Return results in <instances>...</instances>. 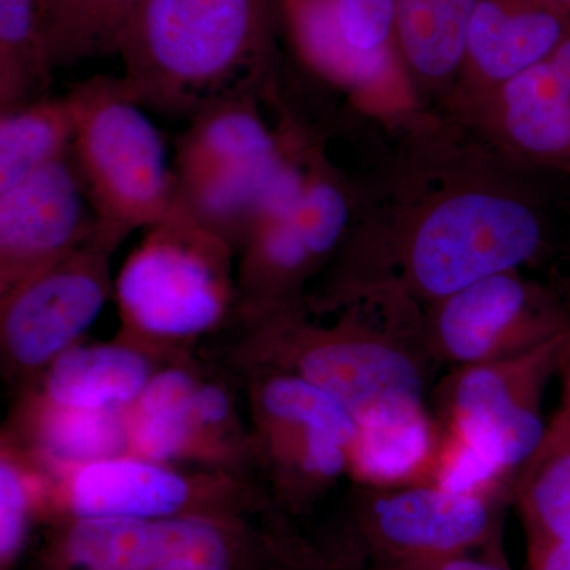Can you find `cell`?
Here are the masks:
<instances>
[{
	"mask_svg": "<svg viewBox=\"0 0 570 570\" xmlns=\"http://www.w3.org/2000/svg\"><path fill=\"white\" fill-rule=\"evenodd\" d=\"M145 0H39L52 69L119 52Z\"/></svg>",
	"mask_w": 570,
	"mask_h": 570,
	"instance_id": "25",
	"label": "cell"
},
{
	"mask_svg": "<svg viewBox=\"0 0 570 570\" xmlns=\"http://www.w3.org/2000/svg\"><path fill=\"white\" fill-rule=\"evenodd\" d=\"M48 478L6 436L0 452V570H13L43 520Z\"/></svg>",
	"mask_w": 570,
	"mask_h": 570,
	"instance_id": "27",
	"label": "cell"
},
{
	"mask_svg": "<svg viewBox=\"0 0 570 570\" xmlns=\"http://www.w3.org/2000/svg\"><path fill=\"white\" fill-rule=\"evenodd\" d=\"M546 242L539 206L517 184L456 176L409 208L389 235L355 239L336 299H366L404 317L407 307L531 264Z\"/></svg>",
	"mask_w": 570,
	"mask_h": 570,
	"instance_id": "1",
	"label": "cell"
},
{
	"mask_svg": "<svg viewBox=\"0 0 570 570\" xmlns=\"http://www.w3.org/2000/svg\"><path fill=\"white\" fill-rule=\"evenodd\" d=\"M269 505L242 472L202 469L184 471L175 464L121 455L48 478L43 520L110 519L168 520L212 515L247 519Z\"/></svg>",
	"mask_w": 570,
	"mask_h": 570,
	"instance_id": "7",
	"label": "cell"
},
{
	"mask_svg": "<svg viewBox=\"0 0 570 570\" xmlns=\"http://www.w3.org/2000/svg\"><path fill=\"white\" fill-rule=\"evenodd\" d=\"M370 570H510L502 561L491 558L450 557L442 560L414 562V564L393 566V568Z\"/></svg>",
	"mask_w": 570,
	"mask_h": 570,
	"instance_id": "30",
	"label": "cell"
},
{
	"mask_svg": "<svg viewBox=\"0 0 570 570\" xmlns=\"http://www.w3.org/2000/svg\"><path fill=\"white\" fill-rule=\"evenodd\" d=\"M557 377L558 406L513 482L512 501L528 546L570 538V328L562 343Z\"/></svg>",
	"mask_w": 570,
	"mask_h": 570,
	"instance_id": "19",
	"label": "cell"
},
{
	"mask_svg": "<svg viewBox=\"0 0 570 570\" xmlns=\"http://www.w3.org/2000/svg\"><path fill=\"white\" fill-rule=\"evenodd\" d=\"M268 570H305V569L288 568V566H275V568H272Z\"/></svg>",
	"mask_w": 570,
	"mask_h": 570,
	"instance_id": "31",
	"label": "cell"
},
{
	"mask_svg": "<svg viewBox=\"0 0 570 570\" xmlns=\"http://www.w3.org/2000/svg\"><path fill=\"white\" fill-rule=\"evenodd\" d=\"M474 115L502 151L570 174V75L550 59L505 82Z\"/></svg>",
	"mask_w": 570,
	"mask_h": 570,
	"instance_id": "16",
	"label": "cell"
},
{
	"mask_svg": "<svg viewBox=\"0 0 570 570\" xmlns=\"http://www.w3.org/2000/svg\"><path fill=\"white\" fill-rule=\"evenodd\" d=\"M528 569L570 570V538L528 546Z\"/></svg>",
	"mask_w": 570,
	"mask_h": 570,
	"instance_id": "29",
	"label": "cell"
},
{
	"mask_svg": "<svg viewBox=\"0 0 570 570\" xmlns=\"http://www.w3.org/2000/svg\"><path fill=\"white\" fill-rule=\"evenodd\" d=\"M51 71L39 0H0V111L50 96Z\"/></svg>",
	"mask_w": 570,
	"mask_h": 570,
	"instance_id": "26",
	"label": "cell"
},
{
	"mask_svg": "<svg viewBox=\"0 0 570 570\" xmlns=\"http://www.w3.org/2000/svg\"><path fill=\"white\" fill-rule=\"evenodd\" d=\"M504 499L452 493L434 485L362 489L352 508L354 532L371 569L489 551L501 561Z\"/></svg>",
	"mask_w": 570,
	"mask_h": 570,
	"instance_id": "12",
	"label": "cell"
},
{
	"mask_svg": "<svg viewBox=\"0 0 570 570\" xmlns=\"http://www.w3.org/2000/svg\"><path fill=\"white\" fill-rule=\"evenodd\" d=\"M156 355L122 340L77 344L37 379V393L61 406L127 411L154 373Z\"/></svg>",
	"mask_w": 570,
	"mask_h": 570,
	"instance_id": "20",
	"label": "cell"
},
{
	"mask_svg": "<svg viewBox=\"0 0 570 570\" xmlns=\"http://www.w3.org/2000/svg\"><path fill=\"white\" fill-rule=\"evenodd\" d=\"M279 9L299 58L362 105H374L373 99L396 75L397 62H403L400 52L365 55L351 47L332 0H279Z\"/></svg>",
	"mask_w": 570,
	"mask_h": 570,
	"instance_id": "22",
	"label": "cell"
},
{
	"mask_svg": "<svg viewBox=\"0 0 570 570\" xmlns=\"http://www.w3.org/2000/svg\"><path fill=\"white\" fill-rule=\"evenodd\" d=\"M341 32L365 55L397 52L396 0H332Z\"/></svg>",
	"mask_w": 570,
	"mask_h": 570,
	"instance_id": "28",
	"label": "cell"
},
{
	"mask_svg": "<svg viewBox=\"0 0 570 570\" xmlns=\"http://www.w3.org/2000/svg\"><path fill=\"white\" fill-rule=\"evenodd\" d=\"M242 347L249 367L287 371L335 397L356 425L411 404L426 403L428 358L414 330L346 317L307 321L302 305L249 321Z\"/></svg>",
	"mask_w": 570,
	"mask_h": 570,
	"instance_id": "3",
	"label": "cell"
},
{
	"mask_svg": "<svg viewBox=\"0 0 570 570\" xmlns=\"http://www.w3.org/2000/svg\"><path fill=\"white\" fill-rule=\"evenodd\" d=\"M560 2H562V3H569V2H570V0H560Z\"/></svg>",
	"mask_w": 570,
	"mask_h": 570,
	"instance_id": "32",
	"label": "cell"
},
{
	"mask_svg": "<svg viewBox=\"0 0 570 570\" xmlns=\"http://www.w3.org/2000/svg\"><path fill=\"white\" fill-rule=\"evenodd\" d=\"M249 381L257 463L273 501L302 512L348 475L358 425L335 397L287 371L253 367Z\"/></svg>",
	"mask_w": 570,
	"mask_h": 570,
	"instance_id": "8",
	"label": "cell"
},
{
	"mask_svg": "<svg viewBox=\"0 0 570 570\" xmlns=\"http://www.w3.org/2000/svg\"><path fill=\"white\" fill-rule=\"evenodd\" d=\"M479 0H396L395 41L409 73L426 88L460 78Z\"/></svg>",
	"mask_w": 570,
	"mask_h": 570,
	"instance_id": "23",
	"label": "cell"
},
{
	"mask_svg": "<svg viewBox=\"0 0 570 570\" xmlns=\"http://www.w3.org/2000/svg\"><path fill=\"white\" fill-rule=\"evenodd\" d=\"M73 135L67 96H48L0 111V190L67 156Z\"/></svg>",
	"mask_w": 570,
	"mask_h": 570,
	"instance_id": "24",
	"label": "cell"
},
{
	"mask_svg": "<svg viewBox=\"0 0 570 570\" xmlns=\"http://www.w3.org/2000/svg\"><path fill=\"white\" fill-rule=\"evenodd\" d=\"M444 425L426 403L395 409L358 425L348 475L362 489L431 485Z\"/></svg>",
	"mask_w": 570,
	"mask_h": 570,
	"instance_id": "18",
	"label": "cell"
},
{
	"mask_svg": "<svg viewBox=\"0 0 570 570\" xmlns=\"http://www.w3.org/2000/svg\"><path fill=\"white\" fill-rule=\"evenodd\" d=\"M235 249L176 200L115 281L119 340L175 354L223 326L238 307Z\"/></svg>",
	"mask_w": 570,
	"mask_h": 570,
	"instance_id": "4",
	"label": "cell"
},
{
	"mask_svg": "<svg viewBox=\"0 0 570 570\" xmlns=\"http://www.w3.org/2000/svg\"><path fill=\"white\" fill-rule=\"evenodd\" d=\"M279 0H145L124 32L127 88L142 107L195 118L264 88Z\"/></svg>",
	"mask_w": 570,
	"mask_h": 570,
	"instance_id": "2",
	"label": "cell"
},
{
	"mask_svg": "<svg viewBox=\"0 0 570 570\" xmlns=\"http://www.w3.org/2000/svg\"><path fill=\"white\" fill-rule=\"evenodd\" d=\"M351 225V200L317 163L302 193L266 214L242 247L238 309L247 321L299 305L303 284L335 253Z\"/></svg>",
	"mask_w": 570,
	"mask_h": 570,
	"instance_id": "13",
	"label": "cell"
},
{
	"mask_svg": "<svg viewBox=\"0 0 570 570\" xmlns=\"http://www.w3.org/2000/svg\"><path fill=\"white\" fill-rule=\"evenodd\" d=\"M570 328V314L520 269L483 277L426 307L420 341L431 362L455 367L528 354Z\"/></svg>",
	"mask_w": 570,
	"mask_h": 570,
	"instance_id": "10",
	"label": "cell"
},
{
	"mask_svg": "<svg viewBox=\"0 0 570 570\" xmlns=\"http://www.w3.org/2000/svg\"><path fill=\"white\" fill-rule=\"evenodd\" d=\"M570 36L560 0H479L460 73V99L474 112L505 82L546 62Z\"/></svg>",
	"mask_w": 570,
	"mask_h": 570,
	"instance_id": "15",
	"label": "cell"
},
{
	"mask_svg": "<svg viewBox=\"0 0 570 570\" xmlns=\"http://www.w3.org/2000/svg\"><path fill=\"white\" fill-rule=\"evenodd\" d=\"M566 333L528 354L455 367L439 385L442 425L482 450L513 479L546 431L543 397L557 377Z\"/></svg>",
	"mask_w": 570,
	"mask_h": 570,
	"instance_id": "9",
	"label": "cell"
},
{
	"mask_svg": "<svg viewBox=\"0 0 570 570\" xmlns=\"http://www.w3.org/2000/svg\"><path fill=\"white\" fill-rule=\"evenodd\" d=\"M110 254L89 243L0 294V348L10 377L37 382L59 355L80 344L115 291Z\"/></svg>",
	"mask_w": 570,
	"mask_h": 570,
	"instance_id": "11",
	"label": "cell"
},
{
	"mask_svg": "<svg viewBox=\"0 0 570 570\" xmlns=\"http://www.w3.org/2000/svg\"><path fill=\"white\" fill-rule=\"evenodd\" d=\"M73 110L71 156L107 249L163 219L178 200L164 135L122 78L99 77L67 94Z\"/></svg>",
	"mask_w": 570,
	"mask_h": 570,
	"instance_id": "6",
	"label": "cell"
},
{
	"mask_svg": "<svg viewBox=\"0 0 570 570\" xmlns=\"http://www.w3.org/2000/svg\"><path fill=\"white\" fill-rule=\"evenodd\" d=\"M285 138L262 118L257 97L212 105L176 141L178 200L242 249L254 225L305 186L307 170Z\"/></svg>",
	"mask_w": 570,
	"mask_h": 570,
	"instance_id": "5",
	"label": "cell"
},
{
	"mask_svg": "<svg viewBox=\"0 0 570 570\" xmlns=\"http://www.w3.org/2000/svg\"><path fill=\"white\" fill-rule=\"evenodd\" d=\"M200 376L194 367H159L127 409L129 455L156 463H195L213 469L204 438L194 415V395Z\"/></svg>",
	"mask_w": 570,
	"mask_h": 570,
	"instance_id": "21",
	"label": "cell"
},
{
	"mask_svg": "<svg viewBox=\"0 0 570 570\" xmlns=\"http://www.w3.org/2000/svg\"><path fill=\"white\" fill-rule=\"evenodd\" d=\"M3 436L48 478L129 455L126 411L61 406L36 390L22 397Z\"/></svg>",
	"mask_w": 570,
	"mask_h": 570,
	"instance_id": "17",
	"label": "cell"
},
{
	"mask_svg": "<svg viewBox=\"0 0 570 570\" xmlns=\"http://www.w3.org/2000/svg\"><path fill=\"white\" fill-rule=\"evenodd\" d=\"M89 243L99 220L71 151L0 190V294Z\"/></svg>",
	"mask_w": 570,
	"mask_h": 570,
	"instance_id": "14",
	"label": "cell"
}]
</instances>
